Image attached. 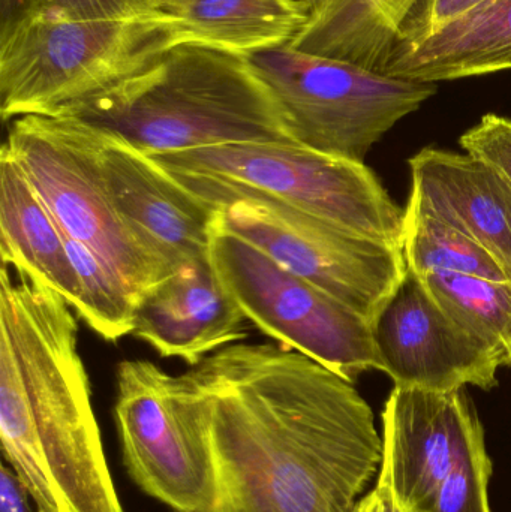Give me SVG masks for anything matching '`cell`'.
<instances>
[{
	"instance_id": "obj_1",
	"label": "cell",
	"mask_w": 511,
	"mask_h": 512,
	"mask_svg": "<svg viewBox=\"0 0 511 512\" xmlns=\"http://www.w3.org/2000/svg\"><path fill=\"white\" fill-rule=\"evenodd\" d=\"M207 475L201 512H353L383 462L354 382L278 342H239L176 375Z\"/></svg>"
},
{
	"instance_id": "obj_2",
	"label": "cell",
	"mask_w": 511,
	"mask_h": 512,
	"mask_svg": "<svg viewBox=\"0 0 511 512\" xmlns=\"http://www.w3.org/2000/svg\"><path fill=\"white\" fill-rule=\"evenodd\" d=\"M68 301L0 271V444L36 512H125Z\"/></svg>"
},
{
	"instance_id": "obj_3",
	"label": "cell",
	"mask_w": 511,
	"mask_h": 512,
	"mask_svg": "<svg viewBox=\"0 0 511 512\" xmlns=\"http://www.w3.org/2000/svg\"><path fill=\"white\" fill-rule=\"evenodd\" d=\"M60 116L116 135L146 155L251 141L296 144L248 57L194 44L171 48Z\"/></svg>"
},
{
	"instance_id": "obj_4",
	"label": "cell",
	"mask_w": 511,
	"mask_h": 512,
	"mask_svg": "<svg viewBox=\"0 0 511 512\" xmlns=\"http://www.w3.org/2000/svg\"><path fill=\"white\" fill-rule=\"evenodd\" d=\"M149 156L215 212L266 201L402 249L404 210L366 164L272 141Z\"/></svg>"
},
{
	"instance_id": "obj_5",
	"label": "cell",
	"mask_w": 511,
	"mask_h": 512,
	"mask_svg": "<svg viewBox=\"0 0 511 512\" xmlns=\"http://www.w3.org/2000/svg\"><path fill=\"white\" fill-rule=\"evenodd\" d=\"M182 45L173 15L126 18L44 12L0 38V116H60Z\"/></svg>"
},
{
	"instance_id": "obj_6",
	"label": "cell",
	"mask_w": 511,
	"mask_h": 512,
	"mask_svg": "<svg viewBox=\"0 0 511 512\" xmlns=\"http://www.w3.org/2000/svg\"><path fill=\"white\" fill-rule=\"evenodd\" d=\"M248 59L294 143L359 164H366L372 147L396 123L437 93L434 83L392 77L288 45Z\"/></svg>"
},
{
	"instance_id": "obj_7",
	"label": "cell",
	"mask_w": 511,
	"mask_h": 512,
	"mask_svg": "<svg viewBox=\"0 0 511 512\" xmlns=\"http://www.w3.org/2000/svg\"><path fill=\"white\" fill-rule=\"evenodd\" d=\"M2 149L17 162L60 230L111 265L137 301L168 276L120 216L99 167L92 126L68 116L18 117Z\"/></svg>"
},
{
	"instance_id": "obj_8",
	"label": "cell",
	"mask_w": 511,
	"mask_h": 512,
	"mask_svg": "<svg viewBox=\"0 0 511 512\" xmlns=\"http://www.w3.org/2000/svg\"><path fill=\"white\" fill-rule=\"evenodd\" d=\"M209 256L246 319L273 342L350 382L380 370L369 319L228 230L218 213L210 228Z\"/></svg>"
},
{
	"instance_id": "obj_9",
	"label": "cell",
	"mask_w": 511,
	"mask_h": 512,
	"mask_svg": "<svg viewBox=\"0 0 511 512\" xmlns=\"http://www.w3.org/2000/svg\"><path fill=\"white\" fill-rule=\"evenodd\" d=\"M216 213L228 230L371 322L408 271L398 246L281 204L237 201Z\"/></svg>"
},
{
	"instance_id": "obj_10",
	"label": "cell",
	"mask_w": 511,
	"mask_h": 512,
	"mask_svg": "<svg viewBox=\"0 0 511 512\" xmlns=\"http://www.w3.org/2000/svg\"><path fill=\"white\" fill-rule=\"evenodd\" d=\"M113 415L135 486L173 512L203 511L206 469L177 406L176 375L149 360H123Z\"/></svg>"
},
{
	"instance_id": "obj_11",
	"label": "cell",
	"mask_w": 511,
	"mask_h": 512,
	"mask_svg": "<svg viewBox=\"0 0 511 512\" xmlns=\"http://www.w3.org/2000/svg\"><path fill=\"white\" fill-rule=\"evenodd\" d=\"M372 336L395 387L449 393L498 385L500 355L456 324L410 270L372 321Z\"/></svg>"
},
{
	"instance_id": "obj_12",
	"label": "cell",
	"mask_w": 511,
	"mask_h": 512,
	"mask_svg": "<svg viewBox=\"0 0 511 512\" xmlns=\"http://www.w3.org/2000/svg\"><path fill=\"white\" fill-rule=\"evenodd\" d=\"M482 435L485 430L465 390L435 393L395 387L384 405L377 483L402 510L416 512Z\"/></svg>"
},
{
	"instance_id": "obj_13",
	"label": "cell",
	"mask_w": 511,
	"mask_h": 512,
	"mask_svg": "<svg viewBox=\"0 0 511 512\" xmlns=\"http://www.w3.org/2000/svg\"><path fill=\"white\" fill-rule=\"evenodd\" d=\"M93 129L99 167L120 216L168 276L192 259L209 256L215 210L146 153Z\"/></svg>"
},
{
	"instance_id": "obj_14",
	"label": "cell",
	"mask_w": 511,
	"mask_h": 512,
	"mask_svg": "<svg viewBox=\"0 0 511 512\" xmlns=\"http://www.w3.org/2000/svg\"><path fill=\"white\" fill-rule=\"evenodd\" d=\"M246 321L210 256H204L180 265L138 298L132 336L159 357L194 367L225 346L245 342Z\"/></svg>"
},
{
	"instance_id": "obj_15",
	"label": "cell",
	"mask_w": 511,
	"mask_h": 512,
	"mask_svg": "<svg viewBox=\"0 0 511 512\" xmlns=\"http://www.w3.org/2000/svg\"><path fill=\"white\" fill-rule=\"evenodd\" d=\"M410 195L494 256L511 282V186L473 156L423 149L408 161Z\"/></svg>"
},
{
	"instance_id": "obj_16",
	"label": "cell",
	"mask_w": 511,
	"mask_h": 512,
	"mask_svg": "<svg viewBox=\"0 0 511 512\" xmlns=\"http://www.w3.org/2000/svg\"><path fill=\"white\" fill-rule=\"evenodd\" d=\"M510 69L511 0H488L437 35L395 48L381 72L437 84Z\"/></svg>"
},
{
	"instance_id": "obj_17",
	"label": "cell",
	"mask_w": 511,
	"mask_h": 512,
	"mask_svg": "<svg viewBox=\"0 0 511 512\" xmlns=\"http://www.w3.org/2000/svg\"><path fill=\"white\" fill-rule=\"evenodd\" d=\"M2 264L62 295L74 309L77 277L62 231L17 162L0 150Z\"/></svg>"
},
{
	"instance_id": "obj_18",
	"label": "cell",
	"mask_w": 511,
	"mask_h": 512,
	"mask_svg": "<svg viewBox=\"0 0 511 512\" xmlns=\"http://www.w3.org/2000/svg\"><path fill=\"white\" fill-rule=\"evenodd\" d=\"M161 8L173 15L182 44L242 57L290 44L309 18L296 0H176Z\"/></svg>"
},
{
	"instance_id": "obj_19",
	"label": "cell",
	"mask_w": 511,
	"mask_h": 512,
	"mask_svg": "<svg viewBox=\"0 0 511 512\" xmlns=\"http://www.w3.org/2000/svg\"><path fill=\"white\" fill-rule=\"evenodd\" d=\"M419 0H327L288 47L383 71L405 18Z\"/></svg>"
},
{
	"instance_id": "obj_20",
	"label": "cell",
	"mask_w": 511,
	"mask_h": 512,
	"mask_svg": "<svg viewBox=\"0 0 511 512\" xmlns=\"http://www.w3.org/2000/svg\"><path fill=\"white\" fill-rule=\"evenodd\" d=\"M402 254L408 270L416 276L426 274H464L485 279L509 280L494 256L479 243L408 197L402 228Z\"/></svg>"
},
{
	"instance_id": "obj_21",
	"label": "cell",
	"mask_w": 511,
	"mask_h": 512,
	"mask_svg": "<svg viewBox=\"0 0 511 512\" xmlns=\"http://www.w3.org/2000/svg\"><path fill=\"white\" fill-rule=\"evenodd\" d=\"M435 303L511 369V282L464 274L419 276Z\"/></svg>"
},
{
	"instance_id": "obj_22",
	"label": "cell",
	"mask_w": 511,
	"mask_h": 512,
	"mask_svg": "<svg viewBox=\"0 0 511 512\" xmlns=\"http://www.w3.org/2000/svg\"><path fill=\"white\" fill-rule=\"evenodd\" d=\"M62 237L77 277L74 312L107 342H117L132 334L137 297L128 283L89 246L63 231Z\"/></svg>"
},
{
	"instance_id": "obj_23",
	"label": "cell",
	"mask_w": 511,
	"mask_h": 512,
	"mask_svg": "<svg viewBox=\"0 0 511 512\" xmlns=\"http://www.w3.org/2000/svg\"><path fill=\"white\" fill-rule=\"evenodd\" d=\"M491 475L492 462L482 435L465 451L440 489L416 512H491Z\"/></svg>"
},
{
	"instance_id": "obj_24",
	"label": "cell",
	"mask_w": 511,
	"mask_h": 512,
	"mask_svg": "<svg viewBox=\"0 0 511 512\" xmlns=\"http://www.w3.org/2000/svg\"><path fill=\"white\" fill-rule=\"evenodd\" d=\"M486 2L488 0H419L405 18L392 51L437 35Z\"/></svg>"
},
{
	"instance_id": "obj_25",
	"label": "cell",
	"mask_w": 511,
	"mask_h": 512,
	"mask_svg": "<svg viewBox=\"0 0 511 512\" xmlns=\"http://www.w3.org/2000/svg\"><path fill=\"white\" fill-rule=\"evenodd\" d=\"M467 155L497 171L511 186V119L485 114L459 140Z\"/></svg>"
},
{
	"instance_id": "obj_26",
	"label": "cell",
	"mask_w": 511,
	"mask_h": 512,
	"mask_svg": "<svg viewBox=\"0 0 511 512\" xmlns=\"http://www.w3.org/2000/svg\"><path fill=\"white\" fill-rule=\"evenodd\" d=\"M56 14L72 18H126L161 8L159 0H48Z\"/></svg>"
},
{
	"instance_id": "obj_27",
	"label": "cell",
	"mask_w": 511,
	"mask_h": 512,
	"mask_svg": "<svg viewBox=\"0 0 511 512\" xmlns=\"http://www.w3.org/2000/svg\"><path fill=\"white\" fill-rule=\"evenodd\" d=\"M47 11L48 0H0V38Z\"/></svg>"
},
{
	"instance_id": "obj_28",
	"label": "cell",
	"mask_w": 511,
	"mask_h": 512,
	"mask_svg": "<svg viewBox=\"0 0 511 512\" xmlns=\"http://www.w3.org/2000/svg\"><path fill=\"white\" fill-rule=\"evenodd\" d=\"M30 498L9 466L0 468V512H33Z\"/></svg>"
},
{
	"instance_id": "obj_29",
	"label": "cell",
	"mask_w": 511,
	"mask_h": 512,
	"mask_svg": "<svg viewBox=\"0 0 511 512\" xmlns=\"http://www.w3.org/2000/svg\"><path fill=\"white\" fill-rule=\"evenodd\" d=\"M353 512H405L399 507L398 502L393 498L392 493L381 486L375 484L374 489L368 495L362 496L357 502Z\"/></svg>"
},
{
	"instance_id": "obj_30",
	"label": "cell",
	"mask_w": 511,
	"mask_h": 512,
	"mask_svg": "<svg viewBox=\"0 0 511 512\" xmlns=\"http://www.w3.org/2000/svg\"><path fill=\"white\" fill-rule=\"evenodd\" d=\"M297 3H300V5L305 6L306 9H308L309 14L311 12H314L315 9L320 8V6H323L324 3L327 2V0H296Z\"/></svg>"
},
{
	"instance_id": "obj_31",
	"label": "cell",
	"mask_w": 511,
	"mask_h": 512,
	"mask_svg": "<svg viewBox=\"0 0 511 512\" xmlns=\"http://www.w3.org/2000/svg\"><path fill=\"white\" fill-rule=\"evenodd\" d=\"M176 2V0H159L161 6L170 5V3Z\"/></svg>"
}]
</instances>
